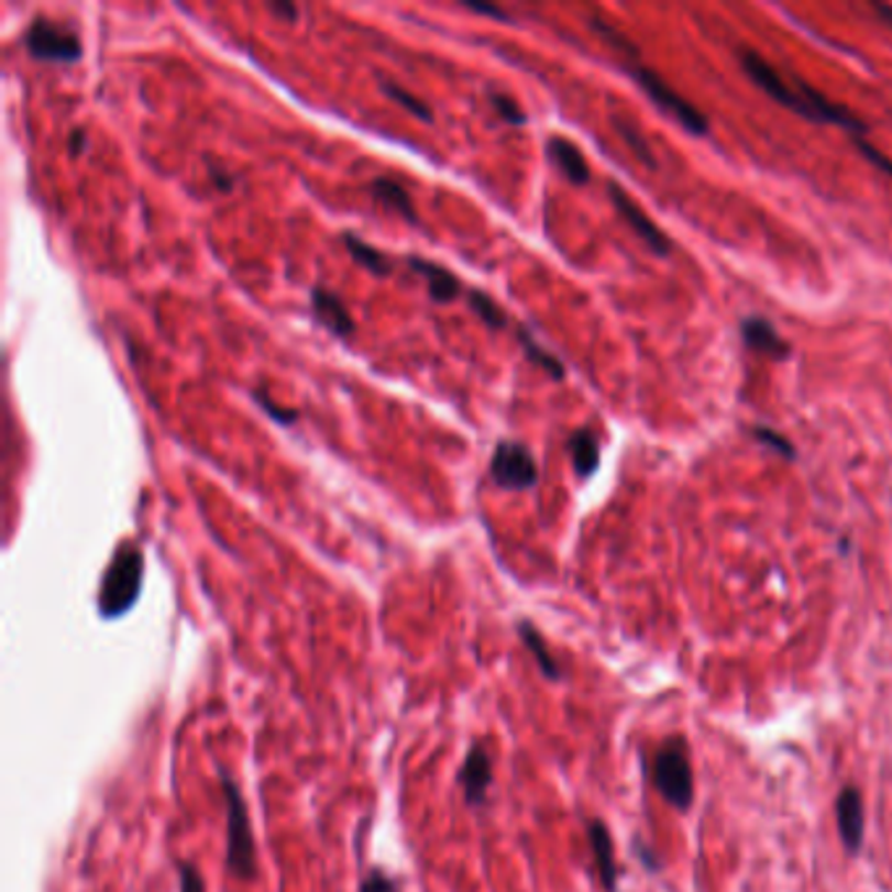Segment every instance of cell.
Masks as SVG:
<instances>
[{
    "instance_id": "obj_1",
    "label": "cell",
    "mask_w": 892,
    "mask_h": 892,
    "mask_svg": "<svg viewBox=\"0 0 892 892\" xmlns=\"http://www.w3.org/2000/svg\"><path fill=\"white\" fill-rule=\"evenodd\" d=\"M738 60H741L744 71L753 79V85L762 89L764 95H770L774 102H780V106L791 110V113L801 115V119L817 123H835V126L850 131L854 140H861L863 131L869 129L867 123L856 119L846 106L827 100L825 95L817 92L814 87L804 85V81H799V89H793L783 76L767 64L762 55L749 51V47H741V51H738Z\"/></svg>"
},
{
    "instance_id": "obj_2",
    "label": "cell",
    "mask_w": 892,
    "mask_h": 892,
    "mask_svg": "<svg viewBox=\"0 0 892 892\" xmlns=\"http://www.w3.org/2000/svg\"><path fill=\"white\" fill-rule=\"evenodd\" d=\"M220 791L225 801V869L241 882H252L257 877V846H254L252 819H249L246 801L241 796L236 780L220 767Z\"/></svg>"
},
{
    "instance_id": "obj_3",
    "label": "cell",
    "mask_w": 892,
    "mask_h": 892,
    "mask_svg": "<svg viewBox=\"0 0 892 892\" xmlns=\"http://www.w3.org/2000/svg\"><path fill=\"white\" fill-rule=\"evenodd\" d=\"M144 558L136 544L123 542L110 560L106 576H102L100 594H97V610L100 618L115 620L126 615L136 605L142 594Z\"/></svg>"
},
{
    "instance_id": "obj_4",
    "label": "cell",
    "mask_w": 892,
    "mask_h": 892,
    "mask_svg": "<svg viewBox=\"0 0 892 892\" xmlns=\"http://www.w3.org/2000/svg\"><path fill=\"white\" fill-rule=\"evenodd\" d=\"M654 788L678 812H689L694 804V770H691L689 746L683 738H668L654 757Z\"/></svg>"
},
{
    "instance_id": "obj_5",
    "label": "cell",
    "mask_w": 892,
    "mask_h": 892,
    "mask_svg": "<svg viewBox=\"0 0 892 892\" xmlns=\"http://www.w3.org/2000/svg\"><path fill=\"white\" fill-rule=\"evenodd\" d=\"M628 71H631L636 85L645 89V95L649 97V100H652L660 110H665L670 119H675L678 123H681L689 134H696V136L707 134V129H709L707 115H704L700 108L691 106L686 97L678 95L660 74L649 71V68L639 66V64L628 66Z\"/></svg>"
},
{
    "instance_id": "obj_6",
    "label": "cell",
    "mask_w": 892,
    "mask_h": 892,
    "mask_svg": "<svg viewBox=\"0 0 892 892\" xmlns=\"http://www.w3.org/2000/svg\"><path fill=\"white\" fill-rule=\"evenodd\" d=\"M24 47L34 60L43 64H76L81 58V43L71 26L37 16L24 32Z\"/></svg>"
},
{
    "instance_id": "obj_7",
    "label": "cell",
    "mask_w": 892,
    "mask_h": 892,
    "mask_svg": "<svg viewBox=\"0 0 892 892\" xmlns=\"http://www.w3.org/2000/svg\"><path fill=\"white\" fill-rule=\"evenodd\" d=\"M489 474L503 489H529L537 484L539 469L535 455L524 442L503 440L489 459Z\"/></svg>"
},
{
    "instance_id": "obj_8",
    "label": "cell",
    "mask_w": 892,
    "mask_h": 892,
    "mask_svg": "<svg viewBox=\"0 0 892 892\" xmlns=\"http://www.w3.org/2000/svg\"><path fill=\"white\" fill-rule=\"evenodd\" d=\"M607 194H610V199H613L615 210H618V216L626 220L628 228H631L636 236L645 241V244L649 246V252L657 254V257H668V254H670V239L660 231V228L652 223V220H649L647 212L641 210V207L636 205L631 197H628V191L624 189V186L610 184V186H607Z\"/></svg>"
},
{
    "instance_id": "obj_9",
    "label": "cell",
    "mask_w": 892,
    "mask_h": 892,
    "mask_svg": "<svg viewBox=\"0 0 892 892\" xmlns=\"http://www.w3.org/2000/svg\"><path fill=\"white\" fill-rule=\"evenodd\" d=\"M459 785L463 791L466 806L476 808L487 801L489 785H493V759H489L487 746L474 744L472 749L466 751L459 770Z\"/></svg>"
},
{
    "instance_id": "obj_10",
    "label": "cell",
    "mask_w": 892,
    "mask_h": 892,
    "mask_svg": "<svg viewBox=\"0 0 892 892\" xmlns=\"http://www.w3.org/2000/svg\"><path fill=\"white\" fill-rule=\"evenodd\" d=\"M835 817H838V833L843 846L850 856H859L867 838V812H863V799L854 785H846L835 801Z\"/></svg>"
},
{
    "instance_id": "obj_11",
    "label": "cell",
    "mask_w": 892,
    "mask_h": 892,
    "mask_svg": "<svg viewBox=\"0 0 892 892\" xmlns=\"http://www.w3.org/2000/svg\"><path fill=\"white\" fill-rule=\"evenodd\" d=\"M586 840H590L594 863H597L599 882H603L605 892H615L618 890V863H615L610 829H607L603 819L586 822Z\"/></svg>"
},
{
    "instance_id": "obj_12",
    "label": "cell",
    "mask_w": 892,
    "mask_h": 892,
    "mask_svg": "<svg viewBox=\"0 0 892 892\" xmlns=\"http://www.w3.org/2000/svg\"><path fill=\"white\" fill-rule=\"evenodd\" d=\"M312 312H315V320L338 338H349L356 330L354 317L349 315V309H345L341 296L322 286L312 288Z\"/></svg>"
},
{
    "instance_id": "obj_13",
    "label": "cell",
    "mask_w": 892,
    "mask_h": 892,
    "mask_svg": "<svg viewBox=\"0 0 892 892\" xmlns=\"http://www.w3.org/2000/svg\"><path fill=\"white\" fill-rule=\"evenodd\" d=\"M406 265L411 267V273H417L419 278L427 280V290H430V299L438 304H453L455 299H461V280L455 278L448 267L438 265V262H430L425 257H406Z\"/></svg>"
},
{
    "instance_id": "obj_14",
    "label": "cell",
    "mask_w": 892,
    "mask_h": 892,
    "mask_svg": "<svg viewBox=\"0 0 892 892\" xmlns=\"http://www.w3.org/2000/svg\"><path fill=\"white\" fill-rule=\"evenodd\" d=\"M741 338L751 351L772 359H785L788 351H791V345L780 338L774 324L770 320H764V317H749V320H744Z\"/></svg>"
},
{
    "instance_id": "obj_15",
    "label": "cell",
    "mask_w": 892,
    "mask_h": 892,
    "mask_svg": "<svg viewBox=\"0 0 892 892\" xmlns=\"http://www.w3.org/2000/svg\"><path fill=\"white\" fill-rule=\"evenodd\" d=\"M548 155L550 161L555 163V168L563 173L571 184L584 186L592 181L590 163H586V157L581 155V150L573 142L563 140V136H552L548 142Z\"/></svg>"
},
{
    "instance_id": "obj_16",
    "label": "cell",
    "mask_w": 892,
    "mask_h": 892,
    "mask_svg": "<svg viewBox=\"0 0 892 892\" xmlns=\"http://www.w3.org/2000/svg\"><path fill=\"white\" fill-rule=\"evenodd\" d=\"M366 191L372 194V199H375V202L387 207V210L398 212V216L409 220V223H417V220H419L417 210H414L411 194L406 191L404 186L396 181V178H390V176L372 178V181L366 184Z\"/></svg>"
},
{
    "instance_id": "obj_17",
    "label": "cell",
    "mask_w": 892,
    "mask_h": 892,
    "mask_svg": "<svg viewBox=\"0 0 892 892\" xmlns=\"http://www.w3.org/2000/svg\"><path fill=\"white\" fill-rule=\"evenodd\" d=\"M516 631H518V636H521L524 647H527L531 657H535L539 673H542L544 678H550V681H560V678H563V670H560L558 660L552 657L548 641H544V636L539 634V628L531 624V620H518Z\"/></svg>"
},
{
    "instance_id": "obj_18",
    "label": "cell",
    "mask_w": 892,
    "mask_h": 892,
    "mask_svg": "<svg viewBox=\"0 0 892 892\" xmlns=\"http://www.w3.org/2000/svg\"><path fill=\"white\" fill-rule=\"evenodd\" d=\"M343 244L349 249L351 260L356 262L359 267H364L366 273L379 275V278H387V275L396 269V262L387 257L385 252H379L377 246L366 244L364 239H359L356 233H343Z\"/></svg>"
},
{
    "instance_id": "obj_19",
    "label": "cell",
    "mask_w": 892,
    "mask_h": 892,
    "mask_svg": "<svg viewBox=\"0 0 892 892\" xmlns=\"http://www.w3.org/2000/svg\"><path fill=\"white\" fill-rule=\"evenodd\" d=\"M569 453L581 480H586L599 469V442L590 430H576L571 434Z\"/></svg>"
},
{
    "instance_id": "obj_20",
    "label": "cell",
    "mask_w": 892,
    "mask_h": 892,
    "mask_svg": "<svg viewBox=\"0 0 892 892\" xmlns=\"http://www.w3.org/2000/svg\"><path fill=\"white\" fill-rule=\"evenodd\" d=\"M613 123H615V131H618L620 136H624V142L628 144V150L634 152L636 157H639L641 163L647 165L649 170H654L657 168V161H654V155H652V150H649V142L645 140V134H641L639 131V126H634L631 121H626V119H613Z\"/></svg>"
},
{
    "instance_id": "obj_21",
    "label": "cell",
    "mask_w": 892,
    "mask_h": 892,
    "mask_svg": "<svg viewBox=\"0 0 892 892\" xmlns=\"http://www.w3.org/2000/svg\"><path fill=\"white\" fill-rule=\"evenodd\" d=\"M466 301H469V307L474 309V315L480 317V320L487 324V328L500 330V328H506V324H508L506 312H503V309L497 307V304L489 299V296L484 294V290H472V294L466 296Z\"/></svg>"
},
{
    "instance_id": "obj_22",
    "label": "cell",
    "mask_w": 892,
    "mask_h": 892,
    "mask_svg": "<svg viewBox=\"0 0 892 892\" xmlns=\"http://www.w3.org/2000/svg\"><path fill=\"white\" fill-rule=\"evenodd\" d=\"M383 92L390 97V100H396L400 108L404 110H409L411 115H417V119H421V121H427L430 123L434 115H432V110H430V106H427L425 100H419V97H414L411 92H406L404 87L400 85H396V81H390V79H383Z\"/></svg>"
},
{
    "instance_id": "obj_23",
    "label": "cell",
    "mask_w": 892,
    "mask_h": 892,
    "mask_svg": "<svg viewBox=\"0 0 892 892\" xmlns=\"http://www.w3.org/2000/svg\"><path fill=\"white\" fill-rule=\"evenodd\" d=\"M518 341H521L524 351H527V356L531 359V362L542 366V370H548L550 375H552V379H563V375H565L563 364H560L558 359L550 354V351H544L542 345H539V343L535 341V338H531V335L527 333V330H518Z\"/></svg>"
},
{
    "instance_id": "obj_24",
    "label": "cell",
    "mask_w": 892,
    "mask_h": 892,
    "mask_svg": "<svg viewBox=\"0 0 892 892\" xmlns=\"http://www.w3.org/2000/svg\"><path fill=\"white\" fill-rule=\"evenodd\" d=\"M487 100H489V106L495 108V113L500 115V119L506 121V123H514V126H524V123H527V113H524V110L516 106L514 97H508V95H503V92H495V89H489Z\"/></svg>"
},
{
    "instance_id": "obj_25",
    "label": "cell",
    "mask_w": 892,
    "mask_h": 892,
    "mask_svg": "<svg viewBox=\"0 0 892 892\" xmlns=\"http://www.w3.org/2000/svg\"><path fill=\"white\" fill-rule=\"evenodd\" d=\"M252 398L257 400L260 409L265 411L273 421H278V425H296V419H299V411H296V409H283V406L275 404V400L269 398L265 390H252Z\"/></svg>"
},
{
    "instance_id": "obj_26",
    "label": "cell",
    "mask_w": 892,
    "mask_h": 892,
    "mask_svg": "<svg viewBox=\"0 0 892 892\" xmlns=\"http://www.w3.org/2000/svg\"><path fill=\"white\" fill-rule=\"evenodd\" d=\"M753 438L762 442V445L772 448L774 453L785 455V459H793V455H796V448L791 445V440L783 438V434H780V432L770 430V427H753Z\"/></svg>"
},
{
    "instance_id": "obj_27",
    "label": "cell",
    "mask_w": 892,
    "mask_h": 892,
    "mask_svg": "<svg viewBox=\"0 0 892 892\" xmlns=\"http://www.w3.org/2000/svg\"><path fill=\"white\" fill-rule=\"evenodd\" d=\"M359 892H400V884L385 874L383 869H372L370 874L359 882Z\"/></svg>"
},
{
    "instance_id": "obj_28",
    "label": "cell",
    "mask_w": 892,
    "mask_h": 892,
    "mask_svg": "<svg viewBox=\"0 0 892 892\" xmlns=\"http://www.w3.org/2000/svg\"><path fill=\"white\" fill-rule=\"evenodd\" d=\"M178 882H181V892H207L205 877L199 874V869L189 861L178 863Z\"/></svg>"
},
{
    "instance_id": "obj_29",
    "label": "cell",
    "mask_w": 892,
    "mask_h": 892,
    "mask_svg": "<svg viewBox=\"0 0 892 892\" xmlns=\"http://www.w3.org/2000/svg\"><path fill=\"white\" fill-rule=\"evenodd\" d=\"M856 147L861 150V155L867 157V161L874 163L877 168H880L882 173H888V176H892V161H890V157H884L882 152H877L874 147H871V144H867L863 140H856Z\"/></svg>"
},
{
    "instance_id": "obj_30",
    "label": "cell",
    "mask_w": 892,
    "mask_h": 892,
    "mask_svg": "<svg viewBox=\"0 0 892 892\" xmlns=\"http://www.w3.org/2000/svg\"><path fill=\"white\" fill-rule=\"evenodd\" d=\"M463 9L474 11V13H484V16H495L500 19V22H508V13L503 9H497V5H489V3H474V0H463Z\"/></svg>"
},
{
    "instance_id": "obj_31",
    "label": "cell",
    "mask_w": 892,
    "mask_h": 892,
    "mask_svg": "<svg viewBox=\"0 0 892 892\" xmlns=\"http://www.w3.org/2000/svg\"><path fill=\"white\" fill-rule=\"evenodd\" d=\"M207 170H210L212 184H216L220 191H233V176H231V173L220 170L218 165H212V163H210V168H207Z\"/></svg>"
},
{
    "instance_id": "obj_32",
    "label": "cell",
    "mask_w": 892,
    "mask_h": 892,
    "mask_svg": "<svg viewBox=\"0 0 892 892\" xmlns=\"http://www.w3.org/2000/svg\"><path fill=\"white\" fill-rule=\"evenodd\" d=\"M87 150V134H85V129H76V131H71V136H68V152H71V155L76 157V155H81V152Z\"/></svg>"
},
{
    "instance_id": "obj_33",
    "label": "cell",
    "mask_w": 892,
    "mask_h": 892,
    "mask_svg": "<svg viewBox=\"0 0 892 892\" xmlns=\"http://www.w3.org/2000/svg\"><path fill=\"white\" fill-rule=\"evenodd\" d=\"M269 11H273L275 16H283L286 22H296V19H299V5H294V3H273L269 5Z\"/></svg>"
},
{
    "instance_id": "obj_34",
    "label": "cell",
    "mask_w": 892,
    "mask_h": 892,
    "mask_svg": "<svg viewBox=\"0 0 892 892\" xmlns=\"http://www.w3.org/2000/svg\"><path fill=\"white\" fill-rule=\"evenodd\" d=\"M636 854H639V859L647 863V869H649V871H657V869H660V861H657L654 856L649 854V848H647V846H641V843H639V848H636Z\"/></svg>"
},
{
    "instance_id": "obj_35",
    "label": "cell",
    "mask_w": 892,
    "mask_h": 892,
    "mask_svg": "<svg viewBox=\"0 0 892 892\" xmlns=\"http://www.w3.org/2000/svg\"><path fill=\"white\" fill-rule=\"evenodd\" d=\"M871 9H874L877 13H880V16L884 19V24H888V26H892V9H890V5L874 3V5H871Z\"/></svg>"
}]
</instances>
